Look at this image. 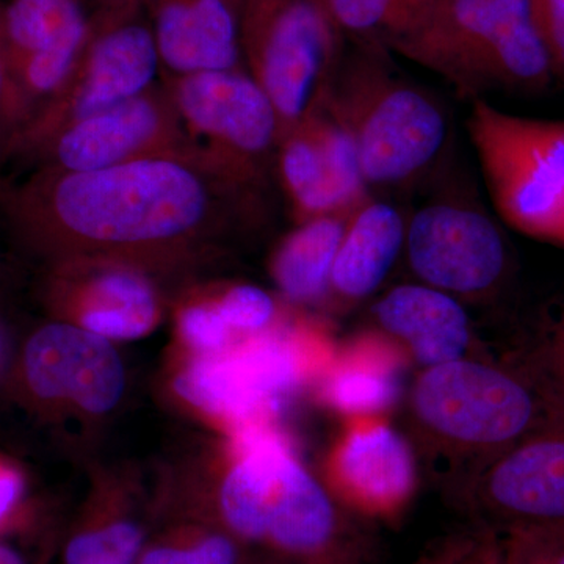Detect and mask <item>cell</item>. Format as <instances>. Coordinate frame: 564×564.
I'll use <instances>...</instances> for the list:
<instances>
[{
  "mask_svg": "<svg viewBox=\"0 0 564 564\" xmlns=\"http://www.w3.org/2000/svg\"><path fill=\"white\" fill-rule=\"evenodd\" d=\"M0 6H2V2H0Z\"/></svg>",
  "mask_w": 564,
  "mask_h": 564,
  "instance_id": "f35d334b",
  "label": "cell"
},
{
  "mask_svg": "<svg viewBox=\"0 0 564 564\" xmlns=\"http://www.w3.org/2000/svg\"><path fill=\"white\" fill-rule=\"evenodd\" d=\"M475 564H502L499 538L492 532L486 533L478 543L477 562Z\"/></svg>",
  "mask_w": 564,
  "mask_h": 564,
  "instance_id": "836d02e7",
  "label": "cell"
},
{
  "mask_svg": "<svg viewBox=\"0 0 564 564\" xmlns=\"http://www.w3.org/2000/svg\"><path fill=\"white\" fill-rule=\"evenodd\" d=\"M267 192L195 144L95 172L36 169L0 204L17 236L50 263L109 259L154 274L261 223Z\"/></svg>",
  "mask_w": 564,
  "mask_h": 564,
  "instance_id": "6da1fadb",
  "label": "cell"
},
{
  "mask_svg": "<svg viewBox=\"0 0 564 564\" xmlns=\"http://www.w3.org/2000/svg\"><path fill=\"white\" fill-rule=\"evenodd\" d=\"M478 543L452 547L451 551L426 560L423 564H475L477 562Z\"/></svg>",
  "mask_w": 564,
  "mask_h": 564,
  "instance_id": "d6a6232c",
  "label": "cell"
},
{
  "mask_svg": "<svg viewBox=\"0 0 564 564\" xmlns=\"http://www.w3.org/2000/svg\"><path fill=\"white\" fill-rule=\"evenodd\" d=\"M47 302L57 321L109 340L140 339L162 317L161 293L152 274L109 259L51 263Z\"/></svg>",
  "mask_w": 564,
  "mask_h": 564,
  "instance_id": "9a60e30c",
  "label": "cell"
},
{
  "mask_svg": "<svg viewBox=\"0 0 564 564\" xmlns=\"http://www.w3.org/2000/svg\"><path fill=\"white\" fill-rule=\"evenodd\" d=\"M274 177L295 223L344 210L329 181L315 111L289 129L278 144Z\"/></svg>",
  "mask_w": 564,
  "mask_h": 564,
  "instance_id": "7402d4cb",
  "label": "cell"
},
{
  "mask_svg": "<svg viewBox=\"0 0 564 564\" xmlns=\"http://www.w3.org/2000/svg\"><path fill=\"white\" fill-rule=\"evenodd\" d=\"M193 140L243 180L269 191L281 124L245 68L163 76Z\"/></svg>",
  "mask_w": 564,
  "mask_h": 564,
  "instance_id": "30bf717a",
  "label": "cell"
},
{
  "mask_svg": "<svg viewBox=\"0 0 564 564\" xmlns=\"http://www.w3.org/2000/svg\"><path fill=\"white\" fill-rule=\"evenodd\" d=\"M24 492L22 475L10 464L0 462V527L6 524L17 510Z\"/></svg>",
  "mask_w": 564,
  "mask_h": 564,
  "instance_id": "1f68e13d",
  "label": "cell"
},
{
  "mask_svg": "<svg viewBox=\"0 0 564 564\" xmlns=\"http://www.w3.org/2000/svg\"><path fill=\"white\" fill-rule=\"evenodd\" d=\"M165 76L245 68L240 17L228 0H147Z\"/></svg>",
  "mask_w": 564,
  "mask_h": 564,
  "instance_id": "e0dca14e",
  "label": "cell"
},
{
  "mask_svg": "<svg viewBox=\"0 0 564 564\" xmlns=\"http://www.w3.org/2000/svg\"><path fill=\"white\" fill-rule=\"evenodd\" d=\"M163 84L55 133L33 152L36 169L95 172L195 147Z\"/></svg>",
  "mask_w": 564,
  "mask_h": 564,
  "instance_id": "7c38bea8",
  "label": "cell"
},
{
  "mask_svg": "<svg viewBox=\"0 0 564 564\" xmlns=\"http://www.w3.org/2000/svg\"><path fill=\"white\" fill-rule=\"evenodd\" d=\"M343 40L318 0L243 3L245 69L272 102L281 137L325 101L344 54Z\"/></svg>",
  "mask_w": 564,
  "mask_h": 564,
  "instance_id": "ba28073f",
  "label": "cell"
},
{
  "mask_svg": "<svg viewBox=\"0 0 564 564\" xmlns=\"http://www.w3.org/2000/svg\"><path fill=\"white\" fill-rule=\"evenodd\" d=\"M18 378L40 406L95 415L110 413L126 388L124 366L111 340L63 321L47 323L29 337Z\"/></svg>",
  "mask_w": 564,
  "mask_h": 564,
  "instance_id": "5bb4252c",
  "label": "cell"
},
{
  "mask_svg": "<svg viewBox=\"0 0 564 564\" xmlns=\"http://www.w3.org/2000/svg\"><path fill=\"white\" fill-rule=\"evenodd\" d=\"M234 463L218 514L234 540L310 564H345L343 522L332 494L295 458L274 426L232 434Z\"/></svg>",
  "mask_w": 564,
  "mask_h": 564,
  "instance_id": "3957f363",
  "label": "cell"
},
{
  "mask_svg": "<svg viewBox=\"0 0 564 564\" xmlns=\"http://www.w3.org/2000/svg\"><path fill=\"white\" fill-rule=\"evenodd\" d=\"M0 564H29L20 547L10 541L0 540Z\"/></svg>",
  "mask_w": 564,
  "mask_h": 564,
  "instance_id": "e575fe53",
  "label": "cell"
},
{
  "mask_svg": "<svg viewBox=\"0 0 564 564\" xmlns=\"http://www.w3.org/2000/svg\"><path fill=\"white\" fill-rule=\"evenodd\" d=\"M372 314L380 332L425 369L458 361L470 344V322L462 302L422 282L386 292Z\"/></svg>",
  "mask_w": 564,
  "mask_h": 564,
  "instance_id": "ac0fdd59",
  "label": "cell"
},
{
  "mask_svg": "<svg viewBox=\"0 0 564 564\" xmlns=\"http://www.w3.org/2000/svg\"><path fill=\"white\" fill-rule=\"evenodd\" d=\"M214 296L223 317L239 336L248 337L267 332L278 321L276 302L258 285H231Z\"/></svg>",
  "mask_w": 564,
  "mask_h": 564,
  "instance_id": "83f0119b",
  "label": "cell"
},
{
  "mask_svg": "<svg viewBox=\"0 0 564 564\" xmlns=\"http://www.w3.org/2000/svg\"><path fill=\"white\" fill-rule=\"evenodd\" d=\"M239 547L228 533H196L143 549L139 564H237Z\"/></svg>",
  "mask_w": 564,
  "mask_h": 564,
  "instance_id": "484cf974",
  "label": "cell"
},
{
  "mask_svg": "<svg viewBox=\"0 0 564 564\" xmlns=\"http://www.w3.org/2000/svg\"><path fill=\"white\" fill-rule=\"evenodd\" d=\"M499 545L502 564H564L562 527H514Z\"/></svg>",
  "mask_w": 564,
  "mask_h": 564,
  "instance_id": "f1b7e54d",
  "label": "cell"
},
{
  "mask_svg": "<svg viewBox=\"0 0 564 564\" xmlns=\"http://www.w3.org/2000/svg\"><path fill=\"white\" fill-rule=\"evenodd\" d=\"M334 496L364 518L392 521L417 489L413 447L386 417L351 419L328 456Z\"/></svg>",
  "mask_w": 564,
  "mask_h": 564,
  "instance_id": "2e32d148",
  "label": "cell"
},
{
  "mask_svg": "<svg viewBox=\"0 0 564 564\" xmlns=\"http://www.w3.org/2000/svg\"><path fill=\"white\" fill-rule=\"evenodd\" d=\"M410 402L423 436L445 455L474 463V475L551 411L524 370L464 358L423 370Z\"/></svg>",
  "mask_w": 564,
  "mask_h": 564,
  "instance_id": "5b68a950",
  "label": "cell"
},
{
  "mask_svg": "<svg viewBox=\"0 0 564 564\" xmlns=\"http://www.w3.org/2000/svg\"><path fill=\"white\" fill-rule=\"evenodd\" d=\"M90 17L82 0H7L0 6V52L6 66L50 50Z\"/></svg>",
  "mask_w": 564,
  "mask_h": 564,
  "instance_id": "603a6c76",
  "label": "cell"
},
{
  "mask_svg": "<svg viewBox=\"0 0 564 564\" xmlns=\"http://www.w3.org/2000/svg\"><path fill=\"white\" fill-rule=\"evenodd\" d=\"M147 0H96L99 10H139L144 9Z\"/></svg>",
  "mask_w": 564,
  "mask_h": 564,
  "instance_id": "d590c367",
  "label": "cell"
},
{
  "mask_svg": "<svg viewBox=\"0 0 564 564\" xmlns=\"http://www.w3.org/2000/svg\"><path fill=\"white\" fill-rule=\"evenodd\" d=\"M478 514L503 530L564 529V411L551 408L543 422L470 478Z\"/></svg>",
  "mask_w": 564,
  "mask_h": 564,
  "instance_id": "4fadbf2b",
  "label": "cell"
},
{
  "mask_svg": "<svg viewBox=\"0 0 564 564\" xmlns=\"http://www.w3.org/2000/svg\"><path fill=\"white\" fill-rule=\"evenodd\" d=\"M344 39L389 47L413 31L434 0H318Z\"/></svg>",
  "mask_w": 564,
  "mask_h": 564,
  "instance_id": "cb8c5ba5",
  "label": "cell"
},
{
  "mask_svg": "<svg viewBox=\"0 0 564 564\" xmlns=\"http://www.w3.org/2000/svg\"><path fill=\"white\" fill-rule=\"evenodd\" d=\"M524 372L552 408L564 411V321L560 322L543 347L534 351Z\"/></svg>",
  "mask_w": 564,
  "mask_h": 564,
  "instance_id": "f546056e",
  "label": "cell"
},
{
  "mask_svg": "<svg viewBox=\"0 0 564 564\" xmlns=\"http://www.w3.org/2000/svg\"><path fill=\"white\" fill-rule=\"evenodd\" d=\"M408 352L381 332L364 333L334 352L318 378L323 402L348 421L386 417L399 403Z\"/></svg>",
  "mask_w": 564,
  "mask_h": 564,
  "instance_id": "d6986e66",
  "label": "cell"
},
{
  "mask_svg": "<svg viewBox=\"0 0 564 564\" xmlns=\"http://www.w3.org/2000/svg\"><path fill=\"white\" fill-rule=\"evenodd\" d=\"M529 3L552 77L564 87V0H529Z\"/></svg>",
  "mask_w": 564,
  "mask_h": 564,
  "instance_id": "4dcf8cb0",
  "label": "cell"
},
{
  "mask_svg": "<svg viewBox=\"0 0 564 564\" xmlns=\"http://www.w3.org/2000/svg\"><path fill=\"white\" fill-rule=\"evenodd\" d=\"M143 10L93 11L90 40L69 79L11 137L6 154L29 159L55 133L155 84L161 61Z\"/></svg>",
  "mask_w": 564,
  "mask_h": 564,
  "instance_id": "9c48e42d",
  "label": "cell"
},
{
  "mask_svg": "<svg viewBox=\"0 0 564 564\" xmlns=\"http://www.w3.org/2000/svg\"><path fill=\"white\" fill-rule=\"evenodd\" d=\"M3 84H6V61H3L2 52H0V152H6L7 141H9V133H7L2 113Z\"/></svg>",
  "mask_w": 564,
  "mask_h": 564,
  "instance_id": "8d00e7d4",
  "label": "cell"
},
{
  "mask_svg": "<svg viewBox=\"0 0 564 564\" xmlns=\"http://www.w3.org/2000/svg\"><path fill=\"white\" fill-rule=\"evenodd\" d=\"M404 239L406 217L393 204L370 193L348 215L334 261L329 295L347 304L369 299L404 251Z\"/></svg>",
  "mask_w": 564,
  "mask_h": 564,
  "instance_id": "ffe728a7",
  "label": "cell"
},
{
  "mask_svg": "<svg viewBox=\"0 0 564 564\" xmlns=\"http://www.w3.org/2000/svg\"><path fill=\"white\" fill-rule=\"evenodd\" d=\"M467 135L497 215L514 231L564 248V121L470 102Z\"/></svg>",
  "mask_w": 564,
  "mask_h": 564,
  "instance_id": "52a82bcc",
  "label": "cell"
},
{
  "mask_svg": "<svg viewBox=\"0 0 564 564\" xmlns=\"http://www.w3.org/2000/svg\"><path fill=\"white\" fill-rule=\"evenodd\" d=\"M350 212L296 223L278 245L270 272L289 302L314 304L329 295L334 261Z\"/></svg>",
  "mask_w": 564,
  "mask_h": 564,
  "instance_id": "44dd1931",
  "label": "cell"
},
{
  "mask_svg": "<svg viewBox=\"0 0 564 564\" xmlns=\"http://www.w3.org/2000/svg\"><path fill=\"white\" fill-rule=\"evenodd\" d=\"M389 52L432 70L469 102L534 95L554 84L529 0H434Z\"/></svg>",
  "mask_w": 564,
  "mask_h": 564,
  "instance_id": "277c9868",
  "label": "cell"
},
{
  "mask_svg": "<svg viewBox=\"0 0 564 564\" xmlns=\"http://www.w3.org/2000/svg\"><path fill=\"white\" fill-rule=\"evenodd\" d=\"M177 332L185 345L198 356L217 355L236 344V333L223 317L215 296L192 299L182 304L177 314Z\"/></svg>",
  "mask_w": 564,
  "mask_h": 564,
  "instance_id": "4316f807",
  "label": "cell"
},
{
  "mask_svg": "<svg viewBox=\"0 0 564 564\" xmlns=\"http://www.w3.org/2000/svg\"><path fill=\"white\" fill-rule=\"evenodd\" d=\"M143 527L129 516H107L80 527L65 547V564H139Z\"/></svg>",
  "mask_w": 564,
  "mask_h": 564,
  "instance_id": "d4e9b609",
  "label": "cell"
},
{
  "mask_svg": "<svg viewBox=\"0 0 564 564\" xmlns=\"http://www.w3.org/2000/svg\"><path fill=\"white\" fill-rule=\"evenodd\" d=\"M334 351L313 328H273L217 355L196 356L177 375V395L231 434L274 426L307 381L321 378Z\"/></svg>",
  "mask_w": 564,
  "mask_h": 564,
  "instance_id": "8992f818",
  "label": "cell"
},
{
  "mask_svg": "<svg viewBox=\"0 0 564 564\" xmlns=\"http://www.w3.org/2000/svg\"><path fill=\"white\" fill-rule=\"evenodd\" d=\"M386 47L352 44L343 54L323 106L343 126L370 192L421 180L447 147V110L402 76Z\"/></svg>",
  "mask_w": 564,
  "mask_h": 564,
  "instance_id": "7a4b0ae2",
  "label": "cell"
},
{
  "mask_svg": "<svg viewBox=\"0 0 564 564\" xmlns=\"http://www.w3.org/2000/svg\"><path fill=\"white\" fill-rule=\"evenodd\" d=\"M228 2L231 3L234 9H236L237 13H239L240 17V11H242L243 3L247 2V0H228Z\"/></svg>",
  "mask_w": 564,
  "mask_h": 564,
  "instance_id": "74e56055",
  "label": "cell"
},
{
  "mask_svg": "<svg viewBox=\"0 0 564 564\" xmlns=\"http://www.w3.org/2000/svg\"><path fill=\"white\" fill-rule=\"evenodd\" d=\"M404 252L422 284L456 300L488 299L510 270L500 226L484 207L456 196L432 199L406 218Z\"/></svg>",
  "mask_w": 564,
  "mask_h": 564,
  "instance_id": "8fae6325",
  "label": "cell"
}]
</instances>
